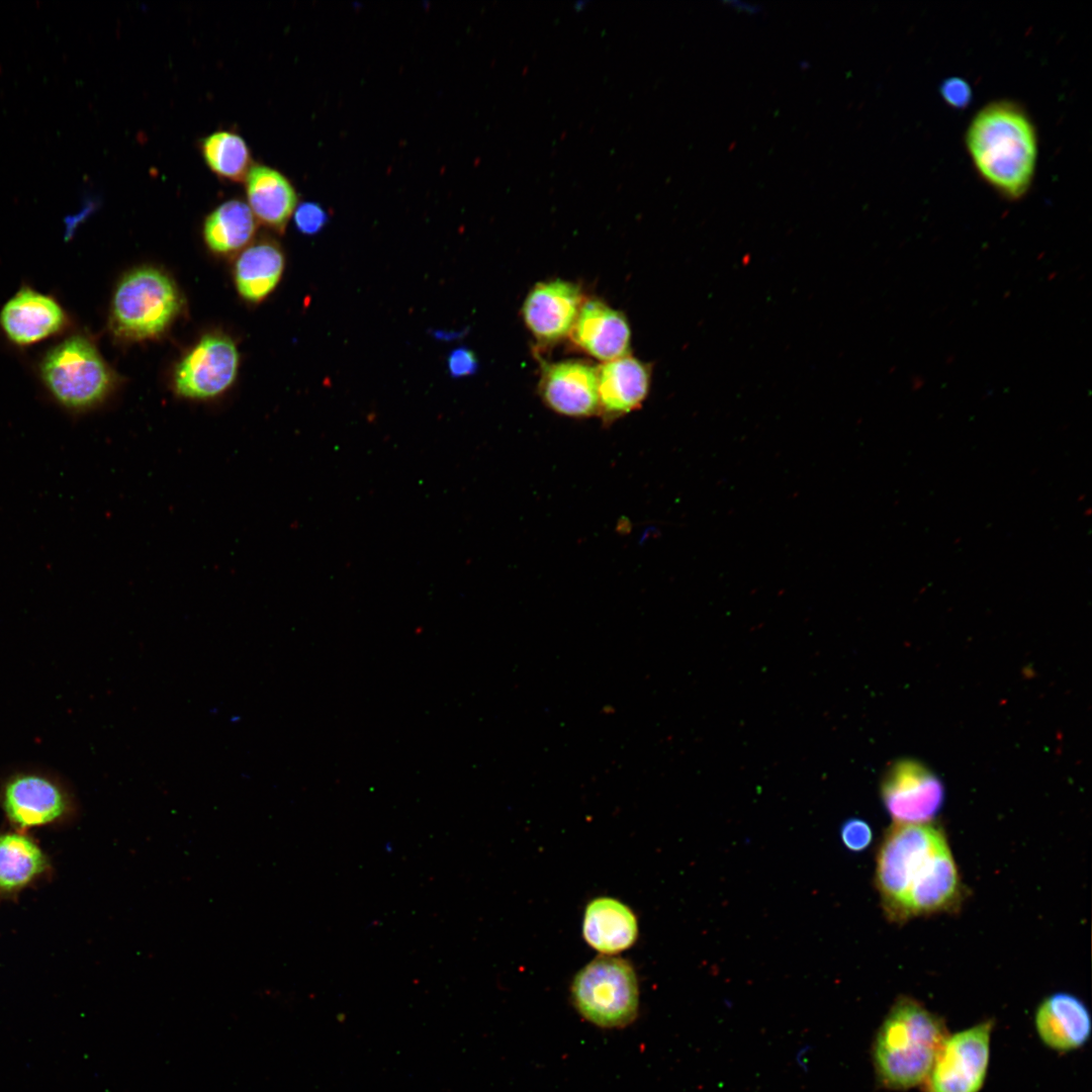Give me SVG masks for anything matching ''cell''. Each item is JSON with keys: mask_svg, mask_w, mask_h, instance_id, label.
<instances>
[{"mask_svg": "<svg viewBox=\"0 0 1092 1092\" xmlns=\"http://www.w3.org/2000/svg\"><path fill=\"white\" fill-rule=\"evenodd\" d=\"M245 182L252 213L266 226L282 233L297 203L290 181L271 167L254 165Z\"/></svg>", "mask_w": 1092, "mask_h": 1092, "instance_id": "cell-18", "label": "cell"}, {"mask_svg": "<svg viewBox=\"0 0 1092 1092\" xmlns=\"http://www.w3.org/2000/svg\"><path fill=\"white\" fill-rule=\"evenodd\" d=\"M881 793L894 823L902 824L932 822L944 799L939 779L912 759L892 764L882 781Z\"/></svg>", "mask_w": 1092, "mask_h": 1092, "instance_id": "cell-9", "label": "cell"}, {"mask_svg": "<svg viewBox=\"0 0 1092 1092\" xmlns=\"http://www.w3.org/2000/svg\"><path fill=\"white\" fill-rule=\"evenodd\" d=\"M584 300L580 287L573 282H540L526 296L523 318L537 342L549 346L569 335Z\"/></svg>", "mask_w": 1092, "mask_h": 1092, "instance_id": "cell-12", "label": "cell"}, {"mask_svg": "<svg viewBox=\"0 0 1092 1092\" xmlns=\"http://www.w3.org/2000/svg\"><path fill=\"white\" fill-rule=\"evenodd\" d=\"M239 354L223 335L204 336L178 364L174 383L179 395L204 399L220 394L234 382Z\"/></svg>", "mask_w": 1092, "mask_h": 1092, "instance_id": "cell-10", "label": "cell"}, {"mask_svg": "<svg viewBox=\"0 0 1092 1092\" xmlns=\"http://www.w3.org/2000/svg\"><path fill=\"white\" fill-rule=\"evenodd\" d=\"M949 1032L944 1020L921 1002L900 996L891 1006L873 1043L879 1083L904 1091L925 1081Z\"/></svg>", "mask_w": 1092, "mask_h": 1092, "instance_id": "cell-3", "label": "cell"}, {"mask_svg": "<svg viewBox=\"0 0 1092 1092\" xmlns=\"http://www.w3.org/2000/svg\"><path fill=\"white\" fill-rule=\"evenodd\" d=\"M650 367L629 354L597 366L598 415L609 425L640 407L650 385Z\"/></svg>", "mask_w": 1092, "mask_h": 1092, "instance_id": "cell-14", "label": "cell"}, {"mask_svg": "<svg viewBox=\"0 0 1092 1092\" xmlns=\"http://www.w3.org/2000/svg\"><path fill=\"white\" fill-rule=\"evenodd\" d=\"M571 997L579 1014L602 1028H622L638 1014L639 988L632 966L625 960L601 956L574 977Z\"/></svg>", "mask_w": 1092, "mask_h": 1092, "instance_id": "cell-6", "label": "cell"}, {"mask_svg": "<svg viewBox=\"0 0 1092 1092\" xmlns=\"http://www.w3.org/2000/svg\"><path fill=\"white\" fill-rule=\"evenodd\" d=\"M256 230L254 214L244 201L233 199L217 206L205 219L203 237L210 250L230 253L244 247Z\"/></svg>", "mask_w": 1092, "mask_h": 1092, "instance_id": "cell-20", "label": "cell"}, {"mask_svg": "<svg viewBox=\"0 0 1092 1092\" xmlns=\"http://www.w3.org/2000/svg\"><path fill=\"white\" fill-rule=\"evenodd\" d=\"M284 269L280 248L261 242L247 248L235 265V282L239 293L247 300L259 301L279 282Z\"/></svg>", "mask_w": 1092, "mask_h": 1092, "instance_id": "cell-19", "label": "cell"}, {"mask_svg": "<svg viewBox=\"0 0 1092 1092\" xmlns=\"http://www.w3.org/2000/svg\"><path fill=\"white\" fill-rule=\"evenodd\" d=\"M588 355L612 361L629 354L630 328L625 315L600 299H585L569 332Z\"/></svg>", "mask_w": 1092, "mask_h": 1092, "instance_id": "cell-16", "label": "cell"}, {"mask_svg": "<svg viewBox=\"0 0 1092 1092\" xmlns=\"http://www.w3.org/2000/svg\"><path fill=\"white\" fill-rule=\"evenodd\" d=\"M201 154L209 169L233 182L245 181L252 165L250 150L239 134L220 130L201 141Z\"/></svg>", "mask_w": 1092, "mask_h": 1092, "instance_id": "cell-22", "label": "cell"}, {"mask_svg": "<svg viewBox=\"0 0 1092 1092\" xmlns=\"http://www.w3.org/2000/svg\"><path fill=\"white\" fill-rule=\"evenodd\" d=\"M37 373L53 400L70 413L100 404L115 384L114 373L83 334L70 335L48 349L37 363Z\"/></svg>", "mask_w": 1092, "mask_h": 1092, "instance_id": "cell-4", "label": "cell"}, {"mask_svg": "<svg viewBox=\"0 0 1092 1092\" xmlns=\"http://www.w3.org/2000/svg\"><path fill=\"white\" fill-rule=\"evenodd\" d=\"M0 805L20 828L54 823L73 809L71 795L56 777L40 770H19L0 785Z\"/></svg>", "mask_w": 1092, "mask_h": 1092, "instance_id": "cell-8", "label": "cell"}, {"mask_svg": "<svg viewBox=\"0 0 1092 1092\" xmlns=\"http://www.w3.org/2000/svg\"><path fill=\"white\" fill-rule=\"evenodd\" d=\"M875 873L883 910L894 922L954 909L963 898L947 839L932 822L894 823L880 845Z\"/></svg>", "mask_w": 1092, "mask_h": 1092, "instance_id": "cell-1", "label": "cell"}, {"mask_svg": "<svg viewBox=\"0 0 1092 1092\" xmlns=\"http://www.w3.org/2000/svg\"><path fill=\"white\" fill-rule=\"evenodd\" d=\"M538 391L553 412L571 418L598 415L597 367L582 360L542 362Z\"/></svg>", "mask_w": 1092, "mask_h": 1092, "instance_id": "cell-13", "label": "cell"}, {"mask_svg": "<svg viewBox=\"0 0 1092 1092\" xmlns=\"http://www.w3.org/2000/svg\"><path fill=\"white\" fill-rule=\"evenodd\" d=\"M1034 1028L1046 1048L1069 1053L1081 1049L1089 1040L1091 1015L1079 997L1057 992L1046 996L1036 1007Z\"/></svg>", "mask_w": 1092, "mask_h": 1092, "instance_id": "cell-15", "label": "cell"}, {"mask_svg": "<svg viewBox=\"0 0 1092 1092\" xmlns=\"http://www.w3.org/2000/svg\"><path fill=\"white\" fill-rule=\"evenodd\" d=\"M47 868L37 844L19 833L0 835V891L12 892L26 886Z\"/></svg>", "mask_w": 1092, "mask_h": 1092, "instance_id": "cell-21", "label": "cell"}, {"mask_svg": "<svg viewBox=\"0 0 1092 1092\" xmlns=\"http://www.w3.org/2000/svg\"><path fill=\"white\" fill-rule=\"evenodd\" d=\"M181 308L173 280L159 269L144 267L125 274L111 301L109 329L122 340H143L163 333Z\"/></svg>", "mask_w": 1092, "mask_h": 1092, "instance_id": "cell-5", "label": "cell"}, {"mask_svg": "<svg viewBox=\"0 0 1092 1092\" xmlns=\"http://www.w3.org/2000/svg\"><path fill=\"white\" fill-rule=\"evenodd\" d=\"M992 1019L948 1034L923 1082L924 1092H980L991 1051Z\"/></svg>", "mask_w": 1092, "mask_h": 1092, "instance_id": "cell-7", "label": "cell"}, {"mask_svg": "<svg viewBox=\"0 0 1092 1092\" xmlns=\"http://www.w3.org/2000/svg\"><path fill=\"white\" fill-rule=\"evenodd\" d=\"M582 934L593 948L604 954H614L629 948L637 939V919L621 901L596 898L585 908Z\"/></svg>", "mask_w": 1092, "mask_h": 1092, "instance_id": "cell-17", "label": "cell"}, {"mask_svg": "<svg viewBox=\"0 0 1092 1092\" xmlns=\"http://www.w3.org/2000/svg\"><path fill=\"white\" fill-rule=\"evenodd\" d=\"M477 368V358L468 348H457L448 357V369L453 377L471 375L476 372Z\"/></svg>", "mask_w": 1092, "mask_h": 1092, "instance_id": "cell-26", "label": "cell"}, {"mask_svg": "<svg viewBox=\"0 0 1092 1092\" xmlns=\"http://www.w3.org/2000/svg\"><path fill=\"white\" fill-rule=\"evenodd\" d=\"M971 161L998 194L1018 200L1029 190L1036 168L1037 134L1026 110L1011 100H996L972 118L965 136Z\"/></svg>", "mask_w": 1092, "mask_h": 1092, "instance_id": "cell-2", "label": "cell"}, {"mask_svg": "<svg viewBox=\"0 0 1092 1092\" xmlns=\"http://www.w3.org/2000/svg\"><path fill=\"white\" fill-rule=\"evenodd\" d=\"M843 845L850 851H861L869 847L873 839L870 825L858 818L848 819L840 831Z\"/></svg>", "mask_w": 1092, "mask_h": 1092, "instance_id": "cell-24", "label": "cell"}, {"mask_svg": "<svg viewBox=\"0 0 1092 1092\" xmlns=\"http://www.w3.org/2000/svg\"><path fill=\"white\" fill-rule=\"evenodd\" d=\"M328 216L324 208L314 202L299 204L294 212V223L298 232L314 235L326 224Z\"/></svg>", "mask_w": 1092, "mask_h": 1092, "instance_id": "cell-23", "label": "cell"}, {"mask_svg": "<svg viewBox=\"0 0 1092 1092\" xmlns=\"http://www.w3.org/2000/svg\"><path fill=\"white\" fill-rule=\"evenodd\" d=\"M940 95L945 103L953 108L963 109L972 100V88L970 84L959 77L944 80L939 88Z\"/></svg>", "mask_w": 1092, "mask_h": 1092, "instance_id": "cell-25", "label": "cell"}, {"mask_svg": "<svg viewBox=\"0 0 1092 1092\" xmlns=\"http://www.w3.org/2000/svg\"><path fill=\"white\" fill-rule=\"evenodd\" d=\"M70 317L52 295L22 285L1 307L0 329L14 346L28 347L65 332Z\"/></svg>", "mask_w": 1092, "mask_h": 1092, "instance_id": "cell-11", "label": "cell"}, {"mask_svg": "<svg viewBox=\"0 0 1092 1092\" xmlns=\"http://www.w3.org/2000/svg\"><path fill=\"white\" fill-rule=\"evenodd\" d=\"M725 3L732 6L735 9L744 11L746 13L755 14L758 11H760V5L754 4V3L743 2V1H739V0H729V1H725Z\"/></svg>", "mask_w": 1092, "mask_h": 1092, "instance_id": "cell-27", "label": "cell"}]
</instances>
